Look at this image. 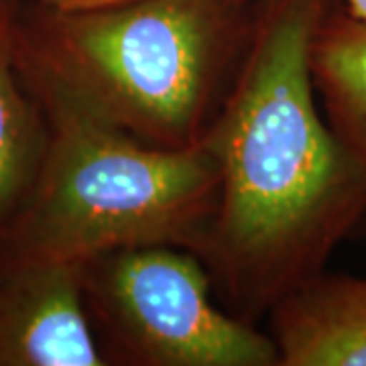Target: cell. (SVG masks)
<instances>
[{
	"instance_id": "9c48e42d",
	"label": "cell",
	"mask_w": 366,
	"mask_h": 366,
	"mask_svg": "<svg viewBox=\"0 0 366 366\" xmlns=\"http://www.w3.org/2000/svg\"><path fill=\"white\" fill-rule=\"evenodd\" d=\"M35 2L57 13H92V11L114 9L134 0H35Z\"/></svg>"
},
{
	"instance_id": "52a82bcc",
	"label": "cell",
	"mask_w": 366,
	"mask_h": 366,
	"mask_svg": "<svg viewBox=\"0 0 366 366\" xmlns=\"http://www.w3.org/2000/svg\"><path fill=\"white\" fill-rule=\"evenodd\" d=\"M19 6L0 0V234L25 204L47 147V122L19 67Z\"/></svg>"
},
{
	"instance_id": "7a4b0ae2",
	"label": "cell",
	"mask_w": 366,
	"mask_h": 366,
	"mask_svg": "<svg viewBox=\"0 0 366 366\" xmlns=\"http://www.w3.org/2000/svg\"><path fill=\"white\" fill-rule=\"evenodd\" d=\"M247 0H134L92 13L19 6L25 78L47 81L141 143L185 149L208 131Z\"/></svg>"
},
{
	"instance_id": "3957f363",
	"label": "cell",
	"mask_w": 366,
	"mask_h": 366,
	"mask_svg": "<svg viewBox=\"0 0 366 366\" xmlns=\"http://www.w3.org/2000/svg\"><path fill=\"white\" fill-rule=\"evenodd\" d=\"M23 79L47 122V147L0 250L81 264L147 244L199 254L220 196L206 134L185 149L141 143L51 84Z\"/></svg>"
},
{
	"instance_id": "277c9868",
	"label": "cell",
	"mask_w": 366,
	"mask_h": 366,
	"mask_svg": "<svg viewBox=\"0 0 366 366\" xmlns=\"http://www.w3.org/2000/svg\"><path fill=\"white\" fill-rule=\"evenodd\" d=\"M202 257L171 244L84 262V300L104 356L141 366H279V348L212 301Z\"/></svg>"
},
{
	"instance_id": "6da1fadb",
	"label": "cell",
	"mask_w": 366,
	"mask_h": 366,
	"mask_svg": "<svg viewBox=\"0 0 366 366\" xmlns=\"http://www.w3.org/2000/svg\"><path fill=\"white\" fill-rule=\"evenodd\" d=\"M327 0H262L212 118L220 196L199 257L242 320L322 273L366 214V167L317 108L310 47Z\"/></svg>"
},
{
	"instance_id": "5b68a950",
	"label": "cell",
	"mask_w": 366,
	"mask_h": 366,
	"mask_svg": "<svg viewBox=\"0 0 366 366\" xmlns=\"http://www.w3.org/2000/svg\"><path fill=\"white\" fill-rule=\"evenodd\" d=\"M84 264L0 250V366H106Z\"/></svg>"
},
{
	"instance_id": "ba28073f",
	"label": "cell",
	"mask_w": 366,
	"mask_h": 366,
	"mask_svg": "<svg viewBox=\"0 0 366 366\" xmlns=\"http://www.w3.org/2000/svg\"><path fill=\"white\" fill-rule=\"evenodd\" d=\"M310 69L330 129L366 167V19L327 9L312 39Z\"/></svg>"
},
{
	"instance_id": "8992f818",
	"label": "cell",
	"mask_w": 366,
	"mask_h": 366,
	"mask_svg": "<svg viewBox=\"0 0 366 366\" xmlns=\"http://www.w3.org/2000/svg\"><path fill=\"white\" fill-rule=\"evenodd\" d=\"M271 312L279 366H366V277L315 274Z\"/></svg>"
},
{
	"instance_id": "30bf717a",
	"label": "cell",
	"mask_w": 366,
	"mask_h": 366,
	"mask_svg": "<svg viewBox=\"0 0 366 366\" xmlns=\"http://www.w3.org/2000/svg\"><path fill=\"white\" fill-rule=\"evenodd\" d=\"M344 9L356 16L366 19V0H344Z\"/></svg>"
}]
</instances>
